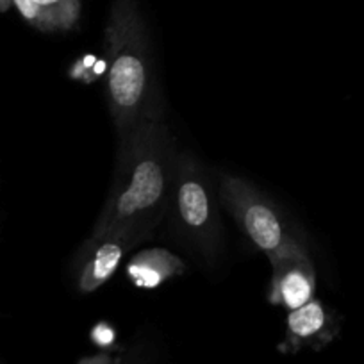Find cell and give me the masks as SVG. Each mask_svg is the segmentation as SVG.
Segmentation results:
<instances>
[{
  "instance_id": "5bb4252c",
  "label": "cell",
  "mask_w": 364,
  "mask_h": 364,
  "mask_svg": "<svg viewBox=\"0 0 364 364\" xmlns=\"http://www.w3.org/2000/svg\"><path fill=\"white\" fill-rule=\"evenodd\" d=\"M124 350L120 352H107V350H99L97 353L91 355H82L75 364H120L124 359Z\"/></svg>"
},
{
  "instance_id": "9a60e30c",
  "label": "cell",
  "mask_w": 364,
  "mask_h": 364,
  "mask_svg": "<svg viewBox=\"0 0 364 364\" xmlns=\"http://www.w3.org/2000/svg\"><path fill=\"white\" fill-rule=\"evenodd\" d=\"M9 6V0H0V9H6Z\"/></svg>"
},
{
  "instance_id": "52a82bcc",
  "label": "cell",
  "mask_w": 364,
  "mask_h": 364,
  "mask_svg": "<svg viewBox=\"0 0 364 364\" xmlns=\"http://www.w3.org/2000/svg\"><path fill=\"white\" fill-rule=\"evenodd\" d=\"M339 334V323L325 309L321 300L313 299L306 306L289 311L286 320L284 341L279 345L282 353H299L304 348L318 352L331 345Z\"/></svg>"
},
{
  "instance_id": "4fadbf2b",
  "label": "cell",
  "mask_w": 364,
  "mask_h": 364,
  "mask_svg": "<svg viewBox=\"0 0 364 364\" xmlns=\"http://www.w3.org/2000/svg\"><path fill=\"white\" fill-rule=\"evenodd\" d=\"M120 364H157V359L154 355L152 348L138 343V345L125 348L124 359H122Z\"/></svg>"
},
{
  "instance_id": "ba28073f",
  "label": "cell",
  "mask_w": 364,
  "mask_h": 364,
  "mask_svg": "<svg viewBox=\"0 0 364 364\" xmlns=\"http://www.w3.org/2000/svg\"><path fill=\"white\" fill-rule=\"evenodd\" d=\"M186 273V264L181 257L166 248H150L138 252L127 262V279L136 288L154 289L173 277Z\"/></svg>"
},
{
  "instance_id": "7a4b0ae2",
  "label": "cell",
  "mask_w": 364,
  "mask_h": 364,
  "mask_svg": "<svg viewBox=\"0 0 364 364\" xmlns=\"http://www.w3.org/2000/svg\"><path fill=\"white\" fill-rule=\"evenodd\" d=\"M104 54L107 106L120 157L143 129L163 120L149 34L136 0H114L104 33Z\"/></svg>"
},
{
  "instance_id": "6da1fadb",
  "label": "cell",
  "mask_w": 364,
  "mask_h": 364,
  "mask_svg": "<svg viewBox=\"0 0 364 364\" xmlns=\"http://www.w3.org/2000/svg\"><path fill=\"white\" fill-rule=\"evenodd\" d=\"M177 146L163 120L136 136L127 154L117 157L111 191L93 230L77 250L72 272H79L97 245L124 229L152 230L166 215L173 186Z\"/></svg>"
},
{
  "instance_id": "8fae6325",
  "label": "cell",
  "mask_w": 364,
  "mask_h": 364,
  "mask_svg": "<svg viewBox=\"0 0 364 364\" xmlns=\"http://www.w3.org/2000/svg\"><path fill=\"white\" fill-rule=\"evenodd\" d=\"M90 339L99 350L117 352V328L109 321H97L91 328Z\"/></svg>"
},
{
  "instance_id": "277c9868",
  "label": "cell",
  "mask_w": 364,
  "mask_h": 364,
  "mask_svg": "<svg viewBox=\"0 0 364 364\" xmlns=\"http://www.w3.org/2000/svg\"><path fill=\"white\" fill-rule=\"evenodd\" d=\"M218 197L245 236L268 259L289 245L306 241L286 223L282 211H279L272 198L252 182L236 175L220 173Z\"/></svg>"
},
{
  "instance_id": "5b68a950",
  "label": "cell",
  "mask_w": 364,
  "mask_h": 364,
  "mask_svg": "<svg viewBox=\"0 0 364 364\" xmlns=\"http://www.w3.org/2000/svg\"><path fill=\"white\" fill-rule=\"evenodd\" d=\"M268 261L272 264L268 289V302L272 306L295 311L314 299L316 272L306 241L282 248Z\"/></svg>"
},
{
  "instance_id": "8992f818",
  "label": "cell",
  "mask_w": 364,
  "mask_h": 364,
  "mask_svg": "<svg viewBox=\"0 0 364 364\" xmlns=\"http://www.w3.org/2000/svg\"><path fill=\"white\" fill-rule=\"evenodd\" d=\"M152 230L124 229L100 241L77 272V289L80 295H90L106 284L117 272L125 254L150 240Z\"/></svg>"
},
{
  "instance_id": "7c38bea8",
  "label": "cell",
  "mask_w": 364,
  "mask_h": 364,
  "mask_svg": "<svg viewBox=\"0 0 364 364\" xmlns=\"http://www.w3.org/2000/svg\"><path fill=\"white\" fill-rule=\"evenodd\" d=\"M13 4L18 8V11L22 13V16L31 23V26L38 27L40 31H55L50 18L34 4L33 0H13Z\"/></svg>"
},
{
  "instance_id": "30bf717a",
  "label": "cell",
  "mask_w": 364,
  "mask_h": 364,
  "mask_svg": "<svg viewBox=\"0 0 364 364\" xmlns=\"http://www.w3.org/2000/svg\"><path fill=\"white\" fill-rule=\"evenodd\" d=\"M107 65L106 59H99L93 54H86L82 58H79L77 61H73V65L70 66L68 75L70 79L79 80V82L90 84L99 80L100 77L106 75Z\"/></svg>"
},
{
  "instance_id": "9c48e42d",
  "label": "cell",
  "mask_w": 364,
  "mask_h": 364,
  "mask_svg": "<svg viewBox=\"0 0 364 364\" xmlns=\"http://www.w3.org/2000/svg\"><path fill=\"white\" fill-rule=\"evenodd\" d=\"M34 4L50 18L55 31H68L80 15V0H33Z\"/></svg>"
},
{
  "instance_id": "3957f363",
  "label": "cell",
  "mask_w": 364,
  "mask_h": 364,
  "mask_svg": "<svg viewBox=\"0 0 364 364\" xmlns=\"http://www.w3.org/2000/svg\"><path fill=\"white\" fill-rule=\"evenodd\" d=\"M166 213L171 215L178 236L209 266H215L223 240L215 184L191 152L177 154Z\"/></svg>"
}]
</instances>
